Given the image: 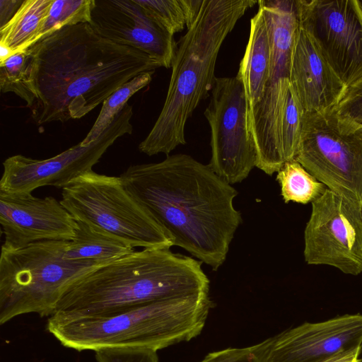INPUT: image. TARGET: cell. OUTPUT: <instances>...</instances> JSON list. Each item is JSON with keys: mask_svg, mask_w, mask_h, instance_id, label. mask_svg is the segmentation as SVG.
Listing matches in <instances>:
<instances>
[{"mask_svg": "<svg viewBox=\"0 0 362 362\" xmlns=\"http://www.w3.org/2000/svg\"><path fill=\"white\" fill-rule=\"evenodd\" d=\"M257 4L264 12L270 35L271 63L262 98L247 112V123L256 150V167L272 175L285 163L281 129L299 23L294 0H261Z\"/></svg>", "mask_w": 362, "mask_h": 362, "instance_id": "obj_7", "label": "cell"}, {"mask_svg": "<svg viewBox=\"0 0 362 362\" xmlns=\"http://www.w3.org/2000/svg\"><path fill=\"white\" fill-rule=\"evenodd\" d=\"M132 107L127 103L110 125L93 142H81L45 160L23 155L8 157L3 163L0 192L31 194L38 187L63 188L83 173L92 170L107 148L119 137L132 133Z\"/></svg>", "mask_w": 362, "mask_h": 362, "instance_id": "obj_12", "label": "cell"}, {"mask_svg": "<svg viewBox=\"0 0 362 362\" xmlns=\"http://www.w3.org/2000/svg\"><path fill=\"white\" fill-rule=\"evenodd\" d=\"M327 189L362 209V127L333 109L305 112L295 158Z\"/></svg>", "mask_w": 362, "mask_h": 362, "instance_id": "obj_9", "label": "cell"}, {"mask_svg": "<svg viewBox=\"0 0 362 362\" xmlns=\"http://www.w3.org/2000/svg\"><path fill=\"white\" fill-rule=\"evenodd\" d=\"M305 261L346 274L362 273V209L327 189L311 203L304 230Z\"/></svg>", "mask_w": 362, "mask_h": 362, "instance_id": "obj_13", "label": "cell"}, {"mask_svg": "<svg viewBox=\"0 0 362 362\" xmlns=\"http://www.w3.org/2000/svg\"><path fill=\"white\" fill-rule=\"evenodd\" d=\"M28 49L37 96L31 116L40 125L80 119L127 81L162 67L143 52L100 37L89 23L62 27Z\"/></svg>", "mask_w": 362, "mask_h": 362, "instance_id": "obj_2", "label": "cell"}, {"mask_svg": "<svg viewBox=\"0 0 362 362\" xmlns=\"http://www.w3.org/2000/svg\"><path fill=\"white\" fill-rule=\"evenodd\" d=\"M276 180L285 203L307 204L321 197L327 187L296 159L286 162L277 172Z\"/></svg>", "mask_w": 362, "mask_h": 362, "instance_id": "obj_22", "label": "cell"}, {"mask_svg": "<svg viewBox=\"0 0 362 362\" xmlns=\"http://www.w3.org/2000/svg\"><path fill=\"white\" fill-rule=\"evenodd\" d=\"M202 262L170 248H146L89 272L59 300L57 320L106 316L139 305L209 293Z\"/></svg>", "mask_w": 362, "mask_h": 362, "instance_id": "obj_3", "label": "cell"}, {"mask_svg": "<svg viewBox=\"0 0 362 362\" xmlns=\"http://www.w3.org/2000/svg\"><path fill=\"white\" fill-rule=\"evenodd\" d=\"M127 191L180 247L216 271L242 223L232 185L191 156L130 165L119 176Z\"/></svg>", "mask_w": 362, "mask_h": 362, "instance_id": "obj_1", "label": "cell"}, {"mask_svg": "<svg viewBox=\"0 0 362 362\" xmlns=\"http://www.w3.org/2000/svg\"><path fill=\"white\" fill-rule=\"evenodd\" d=\"M95 0H53L39 40L64 26L89 23Z\"/></svg>", "mask_w": 362, "mask_h": 362, "instance_id": "obj_24", "label": "cell"}, {"mask_svg": "<svg viewBox=\"0 0 362 362\" xmlns=\"http://www.w3.org/2000/svg\"><path fill=\"white\" fill-rule=\"evenodd\" d=\"M362 346V315L346 314L318 322H304L277 335L269 362H322Z\"/></svg>", "mask_w": 362, "mask_h": 362, "instance_id": "obj_16", "label": "cell"}, {"mask_svg": "<svg viewBox=\"0 0 362 362\" xmlns=\"http://www.w3.org/2000/svg\"><path fill=\"white\" fill-rule=\"evenodd\" d=\"M358 1V3L359 4V6L362 11V0H357Z\"/></svg>", "mask_w": 362, "mask_h": 362, "instance_id": "obj_34", "label": "cell"}, {"mask_svg": "<svg viewBox=\"0 0 362 362\" xmlns=\"http://www.w3.org/2000/svg\"><path fill=\"white\" fill-rule=\"evenodd\" d=\"M60 202L76 221L100 226L134 247L173 246L165 230L127 191L120 177L87 171L62 188Z\"/></svg>", "mask_w": 362, "mask_h": 362, "instance_id": "obj_8", "label": "cell"}, {"mask_svg": "<svg viewBox=\"0 0 362 362\" xmlns=\"http://www.w3.org/2000/svg\"><path fill=\"white\" fill-rule=\"evenodd\" d=\"M289 80L305 112L333 109L346 89L300 26L291 55Z\"/></svg>", "mask_w": 362, "mask_h": 362, "instance_id": "obj_17", "label": "cell"}, {"mask_svg": "<svg viewBox=\"0 0 362 362\" xmlns=\"http://www.w3.org/2000/svg\"><path fill=\"white\" fill-rule=\"evenodd\" d=\"M213 301L209 293L153 301L106 316L47 320V329L78 351L110 346L158 351L188 341L203 330Z\"/></svg>", "mask_w": 362, "mask_h": 362, "instance_id": "obj_5", "label": "cell"}, {"mask_svg": "<svg viewBox=\"0 0 362 362\" xmlns=\"http://www.w3.org/2000/svg\"><path fill=\"white\" fill-rule=\"evenodd\" d=\"M97 362H158L156 351L141 346H110L95 351Z\"/></svg>", "mask_w": 362, "mask_h": 362, "instance_id": "obj_28", "label": "cell"}, {"mask_svg": "<svg viewBox=\"0 0 362 362\" xmlns=\"http://www.w3.org/2000/svg\"><path fill=\"white\" fill-rule=\"evenodd\" d=\"M1 250H14L45 240H73L78 223L61 202L49 196L0 192Z\"/></svg>", "mask_w": 362, "mask_h": 362, "instance_id": "obj_14", "label": "cell"}, {"mask_svg": "<svg viewBox=\"0 0 362 362\" xmlns=\"http://www.w3.org/2000/svg\"><path fill=\"white\" fill-rule=\"evenodd\" d=\"M305 110L291 85L284 112L281 141L285 163L294 160L297 155Z\"/></svg>", "mask_w": 362, "mask_h": 362, "instance_id": "obj_25", "label": "cell"}, {"mask_svg": "<svg viewBox=\"0 0 362 362\" xmlns=\"http://www.w3.org/2000/svg\"><path fill=\"white\" fill-rule=\"evenodd\" d=\"M96 34L146 53L170 68L177 51L173 35L135 0H95L89 23Z\"/></svg>", "mask_w": 362, "mask_h": 362, "instance_id": "obj_15", "label": "cell"}, {"mask_svg": "<svg viewBox=\"0 0 362 362\" xmlns=\"http://www.w3.org/2000/svg\"><path fill=\"white\" fill-rule=\"evenodd\" d=\"M153 73L154 71L145 72L138 75L123 84L105 99L98 118L81 144L87 145L98 139L122 110L127 100L151 83Z\"/></svg>", "mask_w": 362, "mask_h": 362, "instance_id": "obj_23", "label": "cell"}, {"mask_svg": "<svg viewBox=\"0 0 362 362\" xmlns=\"http://www.w3.org/2000/svg\"><path fill=\"white\" fill-rule=\"evenodd\" d=\"M362 346L339 353L322 362H360Z\"/></svg>", "mask_w": 362, "mask_h": 362, "instance_id": "obj_32", "label": "cell"}, {"mask_svg": "<svg viewBox=\"0 0 362 362\" xmlns=\"http://www.w3.org/2000/svg\"><path fill=\"white\" fill-rule=\"evenodd\" d=\"M52 1L25 0L13 18L0 28V44L16 53L36 43Z\"/></svg>", "mask_w": 362, "mask_h": 362, "instance_id": "obj_20", "label": "cell"}, {"mask_svg": "<svg viewBox=\"0 0 362 362\" xmlns=\"http://www.w3.org/2000/svg\"><path fill=\"white\" fill-rule=\"evenodd\" d=\"M333 110L340 117L362 127V80L346 87Z\"/></svg>", "mask_w": 362, "mask_h": 362, "instance_id": "obj_29", "label": "cell"}, {"mask_svg": "<svg viewBox=\"0 0 362 362\" xmlns=\"http://www.w3.org/2000/svg\"><path fill=\"white\" fill-rule=\"evenodd\" d=\"M25 0H0V28L7 24L17 13Z\"/></svg>", "mask_w": 362, "mask_h": 362, "instance_id": "obj_30", "label": "cell"}, {"mask_svg": "<svg viewBox=\"0 0 362 362\" xmlns=\"http://www.w3.org/2000/svg\"><path fill=\"white\" fill-rule=\"evenodd\" d=\"M0 88L12 92L31 108L37 99L34 81L33 57L28 49L16 52L0 63Z\"/></svg>", "mask_w": 362, "mask_h": 362, "instance_id": "obj_21", "label": "cell"}, {"mask_svg": "<svg viewBox=\"0 0 362 362\" xmlns=\"http://www.w3.org/2000/svg\"><path fill=\"white\" fill-rule=\"evenodd\" d=\"M14 52L4 45L0 44V63L10 57Z\"/></svg>", "mask_w": 362, "mask_h": 362, "instance_id": "obj_33", "label": "cell"}, {"mask_svg": "<svg viewBox=\"0 0 362 362\" xmlns=\"http://www.w3.org/2000/svg\"><path fill=\"white\" fill-rule=\"evenodd\" d=\"M182 5L187 28H189L197 18L204 0H180Z\"/></svg>", "mask_w": 362, "mask_h": 362, "instance_id": "obj_31", "label": "cell"}, {"mask_svg": "<svg viewBox=\"0 0 362 362\" xmlns=\"http://www.w3.org/2000/svg\"><path fill=\"white\" fill-rule=\"evenodd\" d=\"M275 336L244 348H228L208 354L200 362H269Z\"/></svg>", "mask_w": 362, "mask_h": 362, "instance_id": "obj_27", "label": "cell"}, {"mask_svg": "<svg viewBox=\"0 0 362 362\" xmlns=\"http://www.w3.org/2000/svg\"><path fill=\"white\" fill-rule=\"evenodd\" d=\"M69 243L45 240L14 250H1L0 325L27 313L52 316L72 284L108 264L67 258Z\"/></svg>", "mask_w": 362, "mask_h": 362, "instance_id": "obj_6", "label": "cell"}, {"mask_svg": "<svg viewBox=\"0 0 362 362\" xmlns=\"http://www.w3.org/2000/svg\"><path fill=\"white\" fill-rule=\"evenodd\" d=\"M247 100L237 77H216L204 116L211 129L208 165L230 185L247 177L257 165L255 145L247 130Z\"/></svg>", "mask_w": 362, "mask_h": 362, "instance_id": "obj_10", "label": "cell"}, {"mask_svg": "<svg viewBox=\"0 0 362 362\" xmlns=\"http://www.w3.org/2000/svg\"><path fill=\"white\" fill-rule=\"evenodd\" d=\"M258 1L204 0L192 26L178 42L162 110L147 136L139 145L141 152L167 156L186 144L185 125L215 81L219 50L245 12Z\"/></svg>", "mask_w": 362, "mask_h": 362, "instance_id": "obj_4", "label": "cell"}, {"mask_svg": "<svg viewBox=\"0 0 362 362\" xmlns=\"http://www.w3.org/2000/svg\"><path fill=\"white\" fill-rule=\"evenodd\" d=\"M162 28L173 35L186 25L180 0H135Z\"/></svg>", "mask_w": 362, "mask_h": 362, "instance_id": "obj_26", "label": "cell"}, {"mask_svg": "<svg viewBox=\"0 0 362 362\" xmlns=\"http://www.w3.org/2000/svg\"><path fill=\"white\" fill-rule=\"evenodd\" d=\"M76 221L78 227L69 243L67 258L110 263L135 251L134 247L100 226Z\"/></svg>", "mask_w": 362, "mask_h": 362, "instance_id": "obj_19", "label": "cell"}, {"mask_svg": "<svg viewBox=\"0 0 362 362\" xmlns=\"http://www.w3.org/2000/svg\"><path fill=\"white\" fill-rule=\"evenodd\" d=\"M271 63V39L262 8L250 19V35L236 76L241 81L247 100V112L263 95Z\"/></svg>", "mask_w": 362, "mask_h": 362, "instance_id": "obj_18", "label": "cell"}, {"mask_svg": "<svg viewBox=\"0 0 362 362\" xmlns=\"http://www.w3.org/2000/svg\"><path fill=\"white\" fill-rule=\"evenodd\" d=\"M299 26L348 87L362 80V11L357 0H295Z\"/></svg>", "mask_w": 362, "mask_h": 362, "instance_id": "obj_11", "label": "cell"}, {"mask_svg": "<svg viewBox=\"0 0 362 362\" xmlns=\"http://www.w3.org/2000/svg\"><path fill=\"white\" fill-rule=\"evenodd\" d=\"M360 362H362V358H360Z\"/></svg>", "mask_w": 362, "mask_h": 362, "instance_id": "obj_35", "label": "cell"}]
</instances>
